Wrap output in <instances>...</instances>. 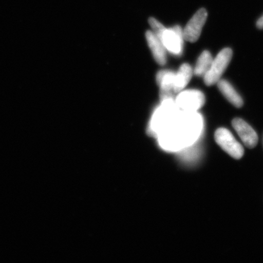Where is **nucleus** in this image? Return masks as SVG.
I'll return each mask as SVG.
<instances>
[{
  "instance_id": "14",
  "label": "nucleus",
  "mask_w": 263,
  "mask_h": 263,
  "mask_svg": "<svg viewBox=\"0 0 263 263\" xmlns=\"http://www.w3.org/2000/svg\"><path fill=\"white\" fill-rule=\"evenodd\" d=\"M256 26L259 29H263V15L256 22Z\"/></svg>"
},
{
  "instance_id": "12",
  "label": "nucleus",
  "mask_w": 263,
  "mask_h": 263,
  "mask_svg": "<svg viewBox=\"0 0 263 263\" xmlns=\"http://www.w3.org/2000/svg\"><path fill=\"white\" fill-rule=\"evenodd\" d=\"M213 59L209 51H204L197 59L194 73L197 77H204L211 67Z\"/></svg>"
},
{
  "instance_id": "9",
  "label": "nucleus",
  "mask_w": 263,
  "mask_h": 263,
  "mask_svg": "<svg viewBox=\"0 0 263 263\" xmlns=\"http://www.w3.org/2000/svg\"><path fill=\"white\" fill-rule=\"evenodd\" d=\"M146 37L148 45L152 51L154 58L157 63L160 65L165 64L166 51L162 41L158 38L153 31H147L146 33Z\"/></svg>"
},
{
  "instance_id": "3",
  "label": "nucleus",
  "mask_w": 263,
  "mask_h": 263,
  "mask_svg": "<svg viewBox=\"0 0 263 263\" xmlns=\"http://www.w3.org/2000/svg\"><path fill=\"white\" fill-rule=\"evenodd\" d=\"M215 139L217 144L233 159L239 160L244 155V148L231 132L226 128H219L216 130Z\"/></svg>"
},
{
  "instance_id": "7",
  "label": "nucleus",
  "mask_w": 263,
  "mask_h": 263,
  "mask_svg": "<svg viewBox=\"0 0 263 263\" xmlns=\"http://www.w3.org/2000/svg\"><path fill=\"white\" fill-rule=\"evenodd\" d=\"M232 126L247 147L252 149L256 146L258 140L257 134L245 121L235 118L232 121Z\"/></svg>"
},
{
  "instance_id": "4",
  "label": "nucleus",
  "mask_w": 263,
  "mask_h": 263,
  "mask_svg": "<svg viewBox=\"0 0 263 263\" xmlns=\"http://www.w3.org/2000/svg\"><path fill=\"white\" fill-rule=\"evenodd\" d=\"M205 102V96L202 92L191 90L180 93L175 103L179 108L188 112H192L200 109L204 105Z\"/></svg>"
},
{
  "instance_id": "5",
  "label": "nucleus",
  "mask_w": 263,
  "mask_h": 263,
  "mask_svg": "<svg viewBox=\"0 0 263 263\" xmlns=\"http://www.w3.org/2000/svg\"><path fill=\"white\" fill-rule=\"evenodd\" d=\"M208 13L205 9H200L190 20L183 31L185 41L194 43L198 40L203 26L206 21Z\"/></svg>"
},
{
  "instance_id": "13",
  "label": "nucleus",
  "mask_w": 263,
  "mask_h": 263,
  "mask_svg": "<svg viewBox=\"0 0 263 263\" xmlns=\"http://www.w3.org/2000/svg\"><path fill=\"white\" fill-rule=\"evenodd\" d=\"M149 23L151 26V27L153 28V32L154 34H155L158 38H159L160 40L161 37H162V34L164 30H165L166 28L161 24L159 21H157L156 18L151 17L149 19Z\"/></svg>"
},
{
  "instance_id": "2",
  "label": "nucleus",
  "mask_w": 263,
  "mask_h": 263,
  "mask_svg": "<svg viewBox=\"0 0 263 263\" xmlns=\"http://www.w3.org/2000/svg\"><path fill=\"white\" fill-rule=\"evenodd\" d=\"M232 49L226 48L222 49L213 59L211 67L203 77V80L207 86H212L221 80L222 75L232 60Z\"/></svg>"
},
{
  "instance_id": "11",
  "label": "nucleus",
  "mask_w": 263,
  "mask_h": 263,
  "mask_svg": "<svg viewBox=\"0 0 263 263\" xmlns=\"http://www.w3.org/2000/svg\"><path fill=\"white\" fill-rule=\"evenodd\" d=\"M193 73V69L189 64H183L181 66L176 74L174 85V93H179L186 86L192 78Z\"/></svg>"
},
{
  "instance_id": "6",
  "label": "nucleus",
  "mask_w": 263,
  "mask_h": 263,
  "mask_svg": "<svg viewBox=\"0 0 263 263\" xmlns=\"http://www.w3.org/2000/svg\"><path fill=\"white\" fill-rule=\"evenodd\" d=\"M183 38L182 29L179 26H176L172 28H166L160 41H162L164 48L170 52L174 54H179L182 50Z\"/></svg>"
},
{
  "instance_id": "1",
  "label": "nucleus",
  "mask_w": 263,
  "mask_h": 263,
  "mask_svg": "<svg viewBox=\"0 0 263 263\" xmlns=\"http://www.w3.org/2000/svg\"><path fill=\"white\" fill-rule=\"evenodd\" d=\"M196 123L192 117L178 114L155 137L162 149L176 152L191 143L196 135Z\"/></svg>"
},
{
  "instance_id": "10",
  "label": "nucleus",
  "mask_w": 263,
  "mask_h": 263,
  "mask_svg": "<svg viewBox=\"0 0 263 263\" xmlns=\"http://www.w3.org/2000/svg\"><path fill=\"white\" fill-rule=\"evenodd\" d=\"M219 90L226 97L230 103L236 107H241L243 105V100L241 96L238 93L234 88L228 81L224 80H220L218 82Z\"/></svg>"
},
{
  "instance_id": "8",
  "label": "nucleus",
  "mask_w": 263,
  "mask_h": 263,
  "mask_svg": "<svg viewBox=\"0 0 263 263\" xmlns=\"http://www.w3.org/2000/svg\"><path fill=\"white\" fill-rule=\"evenodd\" d=\"M176 73L167 70L160 71L157 75V84L160 88V96L161 102L173 99L174 81Z\"/></svg>"
}]
</instances>
